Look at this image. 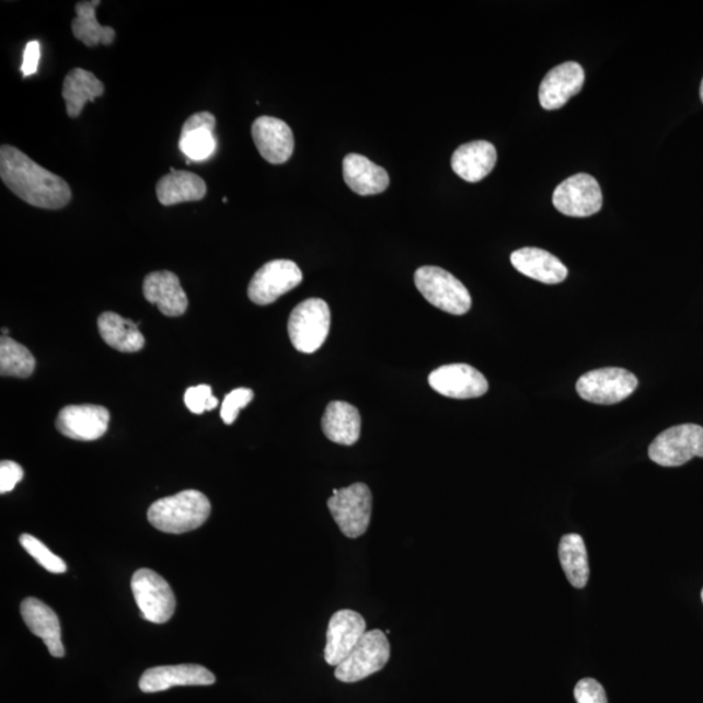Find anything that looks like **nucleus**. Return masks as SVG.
<instances>
[{
  "label": "nucleus",
  "mask_w": 703,
  "mask_h": 703,
  "mask_svg": "<svg viewBox=\"0 0 703 703\" xmlns=\"http://www.w3.org/2000/svg\"><path fill=\"white\" fill-rule=\"evenodd\" d=\"M0 177L13 195L36 208L59 210L71 203L72 191L65 178L11 145L0 148Z\"/></svg>",
  "instance_id": "f257e3e1"
},
{
  "label": "nucleus",
  "mask_w": 703,
  "mask_h": 703,
  "mask_svg": "<svg viewBox=\"0 0 703 703\" xmlns=\"http://www.w3.org/2000/svg\"><path fill=\"white\" fill-rule=\"evenodd\" d=\"M210 512L208 496L197 491H185L153 503L148 520L163 533L183 534L203 527Z\"/></svg>",
  "instance_id": "f03ea898"
},
{
  "label": "nucleus",
  "mask_w": 703,
  "mask_h": 703,
  "mask_svg": "<svg viewBox=\"0 0 703 703\" xmlns=\"http://www.w3.org/2000/svg\"><path fill=\"white\" fill-rule=\"evenodd\" d=\"M419 292L431 306L453 315H463L472 307L471 293L451 273L437 266L419 267L415 274Z\"/></svg>",
  "instance_id": "7ed1b4c3"
},
{
  "label": "nucleus",
  "mask_w": 703,
  "mask_h": 703,
  "mask_svg": "<svg viewBox=\"0 0 703 703\" xmlns=\"http://www.w3.org/2000/svg\"><path fill=\"white\" fill-rule=\"evenodd\" d=\"M327 506L337 527L348 539L355 540L367 533L373 507V496L367 485L357 482L341 491L335 488Z\"/></svg>",
  "instance_id": "20e7f679"
},
{
  "label": "nucleus",
  "mask_w": 703,
  "mask_h": 703,
  "mask_svg": "<svg viewBox=\"0 0 703 703\" xmlns=\"http://www.w3.org/2000/svg\"><path fill=\"white\" fill-rule=\"evenodd\" d=\"M331 312L326 301L308 299L293 309L288 321V334L293 347L302 354H314L326 342Z\"/></svg>",
  "instance_id": "39448f33"
},
{
  "label": "nucleus",
  "mask_w": 703,
  "mask_h": 703,
  "mask_svg": "<svg viewBox=\"0 0 703 703\" xmlns=\"http://www.w3.org/2000/svg\"><path fill=\"white\" fill-rule=\"evenodd\" d=\"M390 657L391 646L385 633L367 632L354 652L335 668V678L342 682L361 681L382 671Z\"/></svg>",
  "instance_id": "423d86ee"
},
{
  "label": "nucleus",
  "mask_w": 703,
  "mask_h": 703,
  "mask_svg": "<svg viewBox=\"0 0 703 703\" xmlns=\"http://www.w3.org/2000/svg\"><path fill=\"white\" fill-rule=\"evenodd\" d=\"M649 458L660 466H681L703 458V427L684 424L660 433L649 447Z\"/></svg>",
  "instance_id": "0eeeda50"
},
{
  "label": "nucleus",
  "mask_w": 703,
  "mask_h": 703,
  "mask_svg": "<svg viewBox=\"0 0 703 703\" xmlns=\"http://www.w3.org/2000/svg\"><path fill=\"white\" fill-rule=\"evenodd\" d=\"M132 591L141 616L147 622L164 624L174 616L176 598L171 586L157 572L142 568L135 572Z\"/></svg>",
  "instance_id": "6e6552de"
},
{
  "label": "nucleus",
  "mask_w": 703,
  "mask_h": 703,
  "mask_svg": "<svg viewBox=\"0 0 703 703\" xmlns=\"http://www.w3.org/2000/svg\"><path fill=\"white\" fill-rule=\"evenodd\" d=\"M638 385L631 371L620 368H603L588 371L578 379L576 390L586 402L612 405L630 397Z\"/></svg>",
  "instance_id": "1a4fd4ad"
},
{
  "label": "nucleus",
  "mask_w": 703,
  "mask_h": 703,
  "mask_svg": "<svg viewBox=\"0 0 703 703\" xmlns=\"http://www.w3.org/2000/svg\"><path fill=\"white\" fill-rule=\"evenodd\" d=\"M301 281L302 273L293 261L275 260L267 262L254 274L247 287V296L254 304L270 306Z\"/></svg>",
  "instance_id": "9d476101"
},
{
  "label": "nucleus",
  "mask_w": 703,
  "mask_h": 703,
  "mask_svg": "<svg viewBox=\"0 0 703 703\" xmlns=\"http://www.w3.org/2000/svg\"><path fill=\"white\" fill-rule=\"evenodd\" d=\"M553 203L564 216L585 218L602 209L603 195L596 177L577 174L557 185Z\"/></svg>",
  "instance_id": "9b49d317"
},
{
  "label": "nucleus",
  "mask_w": 703,
  "mask_h": 703,
  "mask_svg": "<svg viewBox=\"0 0 703 703\" xmlns=\"http://www.w3.org/2000/svg\"><path fill=\"white\" fill-rule=\"evenodd\" d=\"M429 384L438 394L452 399L480 397L488 390L485 376L466 364L445 365L434 370Z\"/></svg>",
  "instance_id": "f8f14e48"
},
{
  "label": "nucleus",
  "mask_w": 703,
  "mask_h": 703,
  "mask_svg": "<svg viewBox=\"0 0 703 703\" xmlns=\"http://www.w3.org/2000/svg\"><path fill=\"white\" fill-rule=\"evenodd\" d=\"M110 424V412L105 406L84 404L68 405L59 412L57 429L65 437L92 442L105 436Z\"/></svg>",
  "instance_id": "ddd939ff"
},
{
  "label": "nucleus",
  "mask_w": 703,
  "mask_h": 703,
  "mask_svg": "<svg viewBox=\"0 0 703 703\" xmlns=\"http://www.w3.org/2000/svg\"><path fill=\"white\" fill-rule=\"evenodd\" d=\"M367 633V622L360 613L341 610L330 619L325 660L330 666H339Z\"/></svg>",
  "instance_id": "4468645a"
},
{
  "label": "nucleus",
  "mask_w": 703,
  "mask_h": 703,
  "mask_svg": "<svg viewBox=\"0 0 703 703\" xmlns=\"http://www.w3.org/2000/svg\"><path fill=\"white\" fill-rule=\"evenodd\" d=\"M252 136L260 154L268 163H286L293 154L295 137L292 129L278 117H258L253 123Z\"/></svg>",
  "instance_id": "2eb2a0df"
},
{
  "label": "nucleus",
  "mask_w": 703,
  "mask_h": 703,
  "mask_svg": "<svg viewBox=\"0 0 703 703\" xmlns=\"http://www.w3.org/2000/svg\"><path fill=\"white\" fill-rule=\"evenodd\" d=\"M217 679L199 665L160 666L142 673L139 685L143 693L168 691L172 687L211 685Z\"/></svg>",
  "instance_id": "dca6fc26"
},
{
  "label": "nucleus",
  "mask_w": 703,
  "mask_h": 703,
  "mask_svg": "<svg viewBox=\"0 0 703 703\" xmlns=\"http://www.w3.org/2000/svg\"><path fill=\"white\" fill-rule=\"evenodd\" d=\"M584 82V68L576 61L553 68L540 85L541 106L549 112L563 107L572 96L583 91Z\"/></svg>",
  "instance_id": "f3484780"
},
{
  "label": "nucleus",
  "mask_w": 703,
  "mask_h": 703,
  "mask_svg": "<svg viewBox=\"0 0 703 703\" xmlns=\"http://www.w3.org/2000/svg\"><path fill=\"white\" fill-rule=\"evenodd\" d=\"M145 299L157 306L165 316H181L188 309V298L177 275L171 272H155L143 280Z\"/></svg>",
  "instance_id": "a211bd4d"
},
{
  "label": "nucleus",
  "mask_w": 703,
  "mask_h": 703,
  "mask_svg": "<svg viewBox=\"0 0 703 703\" xmlns=\"http://www.w3.org/2000/svg\"><path fill=\"white\" fill-rule=\"evenodd\" d=\"M216 126L217 117L209 112L193 114L185 120L178 148L188 158V164L192 161L209 160L214 154L217 148L216 136H214Z\"/></svg>",
  "instance_id": "6ab92c4d"
},
{
  "label": "nucleus",
  "mask_w": 703,
  "mask_h": 703,
  "mask_svg": "<svg viewBox=\"0 0 703 703\" xmlns=\"http://www.w3.org/2000/svg\"><path fill=\"white\" fill-rule=\"evenodd\" d=\"M498 154L492 142L472 141L453 151L451 165L454 174L468 183H479L494 170Z\"/></svg>",
  "instance_id": "aec40b11"
},
{
  "label": "nucleus",
  "mask_w": 703,
  "mask_h": 703,
  "mask_svg": "<svg viewBox=\"0 0 703 703\" xmlns=\"http://www.w3.org/2000/svg\"><path fill=\"white\" fill-rule=\"evenodd\" d=\"M22 616L27 629L44 639L48 652L55 658L65 657V646L61 643V630L57 613L37 598H26L22 603Z\"/></svg>",
  "instance_id": "412c9836"
},
{
  "label": "nucleus",
  "mask_w": 703,
  "mask_h": 703,
  "mask_svg": "<svg viewBox=\"0 0 703 703\" xmlns=\"http://www.w3.org/2000/svg\"><path fill=\"white\" fill-rule=\"evenodd\" d=\"M343 177L348 187L360 196L379 195L390 185L388 171L361 154L344 158Z\"/></svg>",
  "instance_id": "4be33fe9"
},
{
  "label": "nucleus",
  "mask_w": 703,
  "mask_h": 703,
  "mask_svg": "<svg viewBox=\"0 0 703 703\" xmlns=\"http://www.w3.org/2000/svg\"><path fill=\"white\" fill-rule=\"evenodd\" d=\"M511 262L517 272L544 285H560L568 275L560 258L540 247H522L511 254Z\"/></svg>",
  "instance_id": "5701e85b"
},
{
  "label": "nucleus",
  "mask_w": 703,
  "mask_h": 703,
  "mask_svg": "<svg viewBox=\"0 0 703 703\" xmlns=\"http://www.w3.org/2000/svg\"><path fill=\"white\" fill-rule=\"evenodd\" d=\"M208 187L201 176L189 171L170 170L157 184V197L163 206L201 201Z\"/></svg>",
  "instance_id": "b1692460"
},
{
  "label": "nucleus",
  "mask_w": 703,
  "mask_h": 703,
  "mask_svg": "<svg viewBox=\"0 0 703 703\" xmlns=\"http://www.w3.org/2000/svg\"><path fill=\"white\" fill-rule=\"evenodd\" d=\"M322 430L331 442L355 445L361 436L360 412L346 402L330 403L322 418Z\"/></svg>",
  "instance_id": "393cba45"
},
{
  "label": "nucleus",
  "mask_w": 703,
  "mask_h": 703,
  "mask_svg": "<svg viewBox=\"0 0 703 703\" xmlns=\"http://www.w3.org/2000/svg\"><path fill=\"white\" fill-rule=\"evenodd\" d=\"M103 93H105V85L94 73L82 70V68H73L72 71L67 73L64 91H61L66 102L67 115L72 119L79 117L82 110H84L85 103L94 102Z\"/></svg>",
  "instance_id": "a878e982"
},
{
  "label": "nucleus",
  "mask_w": 703,
  "mask_h": 703,
  "mask_svg": "<svg viewBox=\"0 0 703 703\" xmlns=\"http://www.w3.org/2000/svg\"><path fill=\"white\" fill-rule=\"evenodd\" d=\"M99 330L107 346L124 354H134L145 346V337L139 325L132 320L123 319L119 314L103 313L99 319Z\"/></svg>",
  "instance_id": "bb28decb"
},
{
  "label": "nucleus",
  "mask_w": 703,
  "mask_h": 703,
  "mask_svg": "<svg viewBox=\"0 0 703 703\" xmlns=\"http://www.w3.org/2000/svg\"><path fill=\"white\" fill-rule=\"evenodd\" d=\"M101 5L100 0H87L74 5L76 18L72 20L73 37L87 47L96 45H113L116 32L112 26H103L96 22L95 10Z\"/></svg>",
  "instance_id": "cd10ccee"
},
{
  "label": "nucleus",
  "mask_w": 703,
  "mask_h": 703,
  "mask_svg": "<svg viewBox=\"0 0 703 703\" xmlns=\"http://www.w3.org/2000/svg\"><path fill=\"white\" fill-rule=\"evenodd\" d=\"M560 560L572 586L585 588L589 581L590 568L588 551L580 534H565L560 543Z\"/></svg>",
  "instance_id": "c85d7f7f"
},
{
  "label": "nucleus",
  "mask_w": 703,
  "mask_h": 703,
  "mask_svg": "<svg viewBox=\"0 0 703 703\" xmlns=\"http://www.w3.org/2000/svg\"><path fill=\"white\" fill-rule=\"evenodd\" d=\"M36 369V358L23 344L2 336L0 341V374L2 377L27 378Z\"/></svg>",
  "instance_id": "c756f323"
},
{
  "label": "nucleus",
  "mask_w": 703,
  "mask_h": 703,
  "mask_svg": "<svg viewBox=\"0 0 703 703\" xmlns=\"http://www.w3.org/2000/svg\"><path fill=\"white\" fill-rule=\"evenodd\" d=\"M20 544L39 565L51 574H65L67 564L61 557L51 553L43 542L31 534L20 535Z\"/></svg>",
  "instance_id": "7c9ffc66"
},
{
  "label": "nucleus",
  "mask_w": 703,
  "mask_h": 703,
  "mask_svg": "<svg viewBox=\"0 0 703 703\" xmlns=\"http://www.w3.org/2000/svg\"><path fill=\"white\" fill-rule=\"evenodd\" d=\"M184 403L195 415H203L204 412L216 410L219 405V400L212 396V390L209 384H199L185 391Z\"/></svg>",
  "instance_id": "2f4dec72"
},
{
  "label": "nucleus",
  "mask_w": 703,
  "mask_h": 703,
  "mask_svg": "<svg viewBox=\"0 0 703 703\" xmlns=\"http://www.w3.org/2000/svg\"><path fill=\"white\" fill-rule=\"evenodd\" d=\"M254 397L253 391L250 389H237L227 395L220 410V417L224 424L232 425L239 417V412L252 402Z\"/></svg>",
  "instance_id": "473e14b6"
},
{
  "label": "nucleus",
  "mask_w": 703,
  "mask_h": 703,
  "mask_svg": "<svg viewBox=\"0 0 703 703\" xmlns=\"http://www.w3.org/2000/svg\"><path fill=\"white\" fill-rule=\"evenodd\" d=\"M577 703H609L604 689L596 679L586 678L577 682L575 688Z\"/></svg>",
  "instance_id": "72a5a7b5"
},
{
  "label": "nucleus",
  "mask_w": 703,
  "mask_h": 703,
  "mask_svg": "<svg viewBox=\"0 0 703 703\" xmlns=\"http://www.w3.org/2000/svg\"><path fill=\"white\" fill-rule=\"evenodd\" d=\"M24 477L23 468L15 461L4 460L0 464V493H10Z\"/></svg>",
  "instance_id": "f704fd0d"
},
{
  "label": "nucleus",
  "mask_w": 703,
  "mask_h": 703,
  "mask_svg": "<svg viewBox=\"0 0 703 703\" xmlns=\"http://www.w3.org/2000/svg\"><path fill=\"white\" fill-rule=\"evenodd\" d=\"M39 50L41 47L38 41H31V43L26 45L22 66V71L25 78L26 76H32L37 72L41 55Z\"/></svg>",
  "instance_id": "c9c22d12"
},
{
  "label": "nucleus",
  "mask_w": 703,
  "mask_h": 703,
  "mask_svg": "<svg viewBox=\"0 0 703 703\" xmlns=\"http://www.w3.org/2000/svg\"><path fill=\"white\" fill-rule=\"evenodd\" d=\"M700 94H701V100H702V102H703V80H702V84H701V92H700Z\"/></svg>",
  "instance_id": "e433bc0d"
},
{
  "label": "nucleus",
  "mask_w": 703,
  "mask_h": 703,
  "mask_svg": "<svg viewBox=\"0 0 703 703\" xmlns=\"http://www.w3.org/2000/svg\"><path fill=\"white\" fill-rule=\"evenodd\" d=\"M4 334H5V335H7V334H9V330L3 329V335H4Z\"/></svg>",
  "instance_id": "4c0bfd02"
},
{
  "label": "nucleus",
  "mask_w": 703,
  "mask_h": 703,
  "mask_svg": "<svg viewBox=\"0 0 703 703\" xmlns=\"http://www.w3.org/2000/svg\"><path fill=\"white\" fill-rule=\"evenodd\" d=\"M701 598H702V602H703V589H702V592H701Z\"/></svg>",
  "instance_id": "58836bf2"
}]
</instances>
